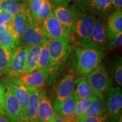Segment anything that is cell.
I'll return each mask as SVG.
<instances>
[{"instance_id": "obj_43", "label": "cell", "mask_w": 122, "mask_h": 122, "mask_svg": "<svg viewBox=\"0 0 122 122\" xmlns=\"http://www.w3.org/2000/svg\"><path fill=\"white\" fill-rule=\"evenodd\" d=\"M15 1H16V2H19V3H20V4H23V3L24 2H25V1H26L27 0H15Z\"/></svg>"}, {"instance_id": "obj_4", "label": "cell", "mask_w": 122, "mask_h": 122, "mask_svg": "<svg viewBox=\"0 0 122 122\" xmlns=\"http://www.w3.org/2000/svg\"><path fill=\"white\" fill-rule=\"evenodd\" d=\"M95 13L84 12L80 14L75 26L72 34L75 35L79 46L89 45L92 32L96 21Z\"/></svg>"}, {"instance_id": "obj_26", "label": "cell", "mask_w": 122, "mask_h": 122, "mask_svg": "<svg viewBox=\"0 0 122 122\" xmlns=\"http://www.w3.org/2000/svg\"><path fill=\"white\" fill-rule=\"evenodd\" d=\"M18 45L17 41L10 30L0 32V46L6 49L11 50L15 46Z\"/></svg>"}, {"instance_id": "obj_22", "label": "cell", "mask_w": 122, "mask_h": 122, "mask_svg": "<svg viewBox=\"0 0 122 122\" xmlns=\"http://www.w3.org/2000/svg\"><path fill=\"white\" fill-rule=\"evenodd\" d=\"M75 83L76 85V89L75 91L78 100L96 96L87 81L85 76H81L76 80Z\"/></svg>"}, {"instance_id": "obj_38", "label": "cell", "mask_w": 122, "mask_h": 122, "mask_svg": "<svg viewBox=\"0 0 122 122\" xmlns=\"http://www.w3.org/2000/svg\"><path fill=\"white\" fill-rule=\"evenodd\" d=\"M72 0H53V2L57 6H67Z\"/></svg>"}, {"instance_id": "obj_7", "label": "cell", "mask_w": 122, "mask_h": 122, "mask_svg": "<svg viewBox=\"0 0 122 122\" xmlns=\"http://www.w3.org/2000/svg\"><path fill=\"white\" fill-rule=\"evenodd\" d=\"M49 40L50 38L44 34L40 26L33 22V19L30 18V25L19 39L18 45L29 48L48 43Z\"/></svg>"}, {"instance_id": "obj_9", "label": "cell", "mask_w": 122, "mask_h": 122, "mask_svg": "<svg viewBox=\"0 0 122 122\" xmlns=\"http://www.w3.org/2000/svg\"><path fill=\"white\" fill-rule=\"evenodd\" d=\"M105 101L106 112L110 115V122H115L122 115V91L120 86H112L107 92Z\"/></svg>"}, {"instance_id": "obj_17", "label": "cell", "mask_w": 122, "mask_h": 122, "mask_svg": "<svg viewBox=\"0 0 122 122\" xmlns=\"http://www.w3.org/2000/svg\"><path fill=\"white\" fill-rule=\"evenodd\" d=\"M28 92L27 116L30 122H39L38 111L40 103L39 89L33 86H27Z\"/></svg>"}, {"instance_id": "obj_29", "label": "cell", "mask_w": 122, "mask_h": 122, "mask_svg": "<svg viewBox=\"0 0 122 122\" xmlns=\"http://www.w3.org/2000/svg\"><path fill=\"white\" fill-rule=\"evenodd\" d=\"M52 13L51 3L48 0H42V2L38 11L36 22L38 23L41 24L44 20H45Z\"/></svg>"}, {"instance_id": "obj_6", "label": "cell", "mask_w": 122, "mask_h": 122, "mask_svg": "<svg viewBox=\"0 0 122 122\" xmlns=\"http://www.w3.org/2000/svg\"><path fill=\"white\" fill-rule=\"evenodd\" d=\"M75 82V73L72 70L66 74L59 81L53 98V107L55 111L57 112L59 111L63 102L74 91Z\"/></svg>"}, {"instance_id": "obj_13", "label": "cell", "mask_w": 122, "mask_h": 122, "mask_svg": "<svg viewBox=\"0 0 122 122\" xmlns=\"http://www.w3.org/2000/svg\"><path fill=\"white\" fill-rule=\"evenodd\" d=\"M40 103L38 111L39 122H49L56 116V111L54 110L51 102L46 96L45 90L39 89Z\"/></svg>"}, {"instance_id": "obj_35", "label": "cell", "mask_w": 122, "mask_h": 122, "mask_svg": "<svg viewBox=\"0 0 122 122\" xmlns=\"http://www.w3.org/2000/svg\"><path fill=\"white\" fill-rule=\"evenodd\" d=\"M5 88L4 85L0 84V113L6 116L5 108Z\"/></svg>"}, {"instance_id": "obj_27", "label": "cell", "mask_w": 122, "mask_h": 122, "mask_svg": "<svg viewBox=\"0 0 122 122\" xmlns=\"http://www.w3.org/2000/svg\"><path fill=\"white\" fill-rule=\"evenodd\" d=\"M95 96L87 97V98L78 100L77 102L76 107V122H80L84 114L91 105V103L93 101Z\"/></svg>"}, {"instance_id": "obj_11", "label": "cell", "mask_w": 122, "mask_h": 122, "mask_svg": "<svg viewBox=\"0 0 122 122\" xmlns=\"http://www.w3.org/2000/svg\"><path fill=\"white\" fill-rule=\"evenodd\" d=\"M61 24L65 27L67 31L71 36L72 34L75 24L80 13L72 6H57L53 12Z\"/></svg>"}, {"instance_id": "obj_25", "label": "cell", "mask_w": 122, "mask_h": 122, "mask_svg": "<svg viewBox=\"0 0 122 122\" xmlns=\"http://www.w3.org/2000/svg\"><path fill=\"white\" fill-rule=\"evenodd\" d=\"M49 65V51L48 43L43 44L41 45L37 70L44 72L46 75Z\"/></svg>"}, {"instance_id": "obj_36", "label": "cell", "mask_w": 122, "mask_h": 122, "mask_svg": "<svg viewBox=\"0 0 122 122\" xmlns=\"http://www.w3.org/2000/svg\"><path fill=\"white\" fill-rule=\"evenodd\" d=\"M13 16L6 11H0V25L8 24L11 21Z\"/></svg>"}, {"instance_id": "obj_21", "label": "cell", "mask_w": 122, "mask_h": 122, "mask_svg": "<svg viewBox=\"0 0 122 122\" xmlns=\"http://www.w3.org/2000/svg\"><path fill=\"white\" fill-rule=\"evenodd\" d=\"M15 96L19 101L24 113L27 116V108L28 102V92L26 86L9 83ZM28 117V116H27Z\"/></svg>"}, {"instance_id": "obj_12", "label": "cell", "mask_w": 122, "mask_h": 122, "mask_svg": "<svg viewBox=\"0 0 122 122\" xmlns=\"http://www.w3.org/2000/svg\"><path fill=\"white\" fill-rule=\"evenodd\" d=\"M28 48L16 45L11 50L10 66L6 71L8 75L14 76L25 72V62Z\"/></svg>"}, {"instance_id": "obj_15", "label": "cell", "mask_w": 122, "mask_h": 122, "mask_svg": "<svg viewBox=\"0 0 122 122\" xmlns=\"http://www.w3.org/2000/svg\"><path fill=\"white\" fill-rule=\"evenodd\" d=\"M107 40L106 22L103 18L99 16L96 19L89 45L103 47L106 44Z\"/></svg>"}, {"instance_id": "obj_16", "label": "cell", "mask_w": 122, "mask_h": 122, "mask_svg": "<svg viewBox=\"0 0 122 122\" xmlns=\"http://www.w3.org/2000/svg\"><path fill=\"white\" fill-rule=\"evenodd\" d=\"M107 39L110 41L122 32V11L115 10L107 18L106 22Z\"/></svg>"}, {"instance_id": "obj_37", "label": "cell", "mask_w": 122, "mask_h": 122, "mask_svg": "<svg viewBox=\"0 0 122 122\" xmlns=\"http://www.w3.org/2000/svg\"><path fill=\"white\" fill-rule=\"evenodd\" d=\"M97 0H87V5H86V9L87 11L94 13V6Z\"/></svg>"}, {"instance_id": "obj_20", "label": "cell", "mask_w": 122, "mask_h": 122, "mask_svg": "<svg viewBox=\"0 0 122 122\" xmlns=\"http://www.w3.org/2000/svg\"><path fill=\"white\" fill-rule=\"evenodd\" d=\"M105 113H106V109H105L104 99L101 100L97 96H96L91 105L89 106L83 117L81 119L80 122L89 117H96V116L100 115Z\"/></svg>"}, {"instance_id": "obj_40", "label": "cell", "mask_w": 122, "mask_h": 122, "mask_svg": "<svg viewBox=\"0 0 122 122\" xmlns=\"http://www.w3.org/2000/svg\"><path fill=\"white\" fill-rule=\"evenodd\" d=\"M49 122H66L65 120L60 115L57 114Z\"/></svg>"}, {"instance_id": "obj_24", "label": "cell", "mask_w": 122, "mask_h": 122, "mask_svg": "<svg viewBox=\"0 0 122 122\" xmlns=\"http://www.w3.org/2000/svg\"><path fill=\"white\" fill-rule=\"evenodd\" d=\"M108 74L111 76V78L119 86L122 85V57L118 56L115 58L107 70Z\"/></svg>"}, {"instance_id": "obj_42", "label": "cell", "mask_w": 122, "mask_h": 122, "mask_svg": "<svg viewBox=\"0 0 122 122\" xmlns=\"http://www.w3.org/2000/svg\"><path fill=\"white\" fill-rule=\"evenodd\" d=\"M0 122H10L8 119L5 117V116L0 113Z\"/></svg>"}, {"instance_id": "obj_39", "label": "cell", "mask_w": 122, "mask_h": 122, "mask_svg": "<svg viewBox=\"0 0 122 122\" xmlns=\"http://www.w3.org/2000/svg\"><path fill=\"white\" fill-rule=\"evenodd\" d=\"M112 5L116 10H121L122 7V0H112Z\"/></svg>"}, {"instance_id": "obj_5", "label": "cell", "mask_w": 122, "mask_h": 122, "mask_svg": "<svg viewBox=\"0 0 122 122\" xmlns=\"http://www.w3.org/2000/svg\"><path fill=\"white\" fill-rule=\"evenodd\" d=\"M5 115L13 122H28L27 116L24 113L10 85L5 88Z\"/></svg>"}, {"instance_id": "obj_46", "label": "cell", "mask_w": 122, "mask_h": 122, "mask_svg": "<svg viewBox=\"0 0 122 122\" xmlns=\"http://www.w3.org/2000/svg\"></svg>"}, {"instance_id": "obj_32", "label": "cell", "mask_w": 122, "mask_h": 122, "mask_svg": "<svg viewBox=\"0 0 122 122\" xmlns=\"http://www.w3.org/2000/svg\"><path fill=\"white\" fill-rule=\"evenodd\" d=\"M122 44V32H120L114 39L110 41L109 44L106 46V50L111 51L120 48Z\"/></svg>"}, {"instance_id": "obj_30", "label": "cell", "mask_w": 122, "mask_h": 122, "mask_svg": "<svg viewBox=\"0 0 122 122\" xmlns=\"http://www.w3.org/2000/svg\"><path fill=\"white\" fill-rule=\"evenodd\" d=\"M11 50L0 46V71L6 72L8 69L11 62Z\"/></svg>"}, {"instance_id": "obj_34", "label": "cell", "mask_w": 122, "mask_h": 122, "mask_svg": "<svg viewBox=\"0 0 122 122\" xmlns=\"http://www.w3.org/2000/svg\"><path fill=\"white\" fill-rule=\"evenodd\" d=\"M72 6L79 13H84L86 9L87 0H72Z\"/></svg>"}, {"instance_id": "obj_45", "label": "cell", "mask_w": 122, "mask_h": 122, "mask_svg": "<svg viewBox=\"0 0 122 122\" xmlns=\"http://www.w3.org/2000/svg\"><path fill=\"white\" fill-rule=\"evenodd\" d=\"M76 122V121H73V122Z\"/></svg>"}, {"instance_id": "obj_10", "label": "cell", "mask_w": 122, "mask_h": 122, "mask_svg": "<svg viewBox=\"0 0 122 122\" xmlns=\"http://www.w3.org/2000/svg\"><path fill=\"white\" fill-rule=\"evenodd\" d=\"M40 24L44 34L50 39H71V36L66 29L53 13L44 20Z\"/></svg>"}, {"instance_id": "obj_41", "label": "cell", "mask_w": 122, "mask_h": 122, "mask_svg": "<svg viewBox=\"0 0 122 122\" xmlns=\"http://www.w3.org/2000/svg\"><path fill=\"white\" fill-rule=\"evenodd\" d=\"M9 25L8 24H4L2 25H0V32H1L5 31L6 30H9Z\"/></svg>"}, {"instance_id": "obj_18", "label": "cell", "mask_w": 122, "mask_h": 122, "mask_svg": "<svg viewBox=\"0 0 122 122\" xmlns=\"http://www.w3.org/2000/svg\"><path fill=\"white\" fill-rule=\"evenodd\" d=\"M78 99L75 91L62 103L57 113L65 120L66 122H73L76 120V107Z\"/></svg>"}, {"instance_id": "obj_2", "label": "cell", "mask_w": 122, "mask_h": 122, "mask_svg": "<svg viewBox=\"0 0 122 122\" xmlns=\"http://www.w3.org/2000/svg\"><path fill=\"white\" fill-rule=\"evenodd\" d=\"M104 55L103 47L94 45L77 47L76 49L77 74L81 76L87 75L101 63Z\"/></svg>"}, {"instance_id": "obj_1", "label": "cell", "mask_w": 122, "mask_h": 122, "mask_svg": "<svg viewBox=\"0 0 122 122\" xmlns=\"http://www.w3.org/2000/svg\"><path fill=\"white\" fill-rule=\"evenodd\" d=\"M71 39H50L48 42L49 65L46 72V83L51 85L59 78L72 51Z\"/></svg>"}, {"instance_id": "obj_28", "label": "cell", "mask_w": 122, "mask_h": 122, "mask_svg": "<svg viewBox=\"0 0 122 122\" xmlns=\"http://www.w3.org/2000/svg\"><path fill=\"white\" fill-rule=\"evenodd\" d=\"M112 8H114L112 0H97L94 13H97L100 17L103 18V16H106Z\"/></svg>"}, {"instance_id": "obj_14", "label": "cell", "mask_w": 122, "mask_h": 122, "mask_svg": "<svg viewBox=\"0 0 122 122\" xmlns=\"http://www.w3.org/2000/svg\"><path fill=\"white\" fill-rule=\"evenodd\" d=\"M30 16L27 13H21L14 16L11 22L9 23V30L13 33L18 44L19 39L30 25Z\"/></svg>"}, {"instance_id": "obj_3", "label": "cell", "mask_w": 122, "mask_h": 122, "mask_svg": "<svg viewBox=\"0 0 122 122\" xmlns=\"http://www.w3.org/2000/svg\"><path fill=\"white\" fill-rule=\"evenodd\" d=\"M86 77L96 96L101 100L104 99V94L107 93L114 85L113 80L108 74L106 66L102 62Z\"/></svg>"}, {"instance_id": "obj_8", "label": "cell", "mask_w": 122, "mask_h": 122, "mask_svg": "<svg viewBox=\"0 0 122 122\" xmlns=\"http://www.w3.org/2000/svg\"><path fill=\"white\" fill-rule=\"evenodd\" d=\"M7 80L10 83L42 88L46 83V75L36 70L31 73L26 72L14 76H7Z\"/></svg>"}, {"instance_id": "obj_33", "label": "cell", "mask_w": 122, "mask_h": 122, "mask_svg": "<svg viewBox=\"0 0 122 122\" xmlns=\"http://www.w3.org/2000/svg\"><path fill=\"white\" fill-rule=\"evenodd\" d=\"M110 115L107 113L97 115L96 117H89L81 122H110Z\"/></svg>"}, {"instance_id": "obj_19", "label": "cell", "mask_w": 122, "mask_h": 122, "mask_svg": "<svg viewBox=\"0 0 122 122\" xmlns=\"http://www.w3.org/2000/svg\"><path fill=\"white\" fill-rule=\"evenodd\" d=\"M41 45H35L29 47L27 49L26 62H25V72L31 73L37 70L39 62L40 51Z\"/></svg>"}, {"instance_id": "obj_23", "label": "cell", "mask_w": 122, "mask_h": 122, "mask_svg": "<svg viewBox=\"0 0 122 122\" xmlns=\"http://www.w3.org/2000/svg\"><path fill=\"white\" fill-rule=\"evenodd\" d=\"M0 11L7 12L13 16L21 13H27L23 4L15 0H0Z\"/></svg>"}, {"instance_id": "obj_31", "label": "cell", "mask_w": 122, "mask_h": 122, "mask_svg": "<svg viewBox=\"0 0 122 122\" xmlns=\"http://www.w3.org/2000/svg\"><path fill=\"white\" fill-rule=\"evenodd\" d=\"M42 0H30V18L36 21L37 19L38 11L40 7Z\"/></svg>"}, {"instance_id": "obj_44", "label": "cell", "mask_w": 122, "mask_h": 122, "mask_svg": "<svg viewBox=\"0 0 122 122\" xmlns=\"http://www.w3.org/2000/svg\"><path fill=\"white\" fill-rule=\"evenodd\" d=\"M48 1H49L50 3H51V2H53V0H48Z\"/></svg>"}]
</instances>
